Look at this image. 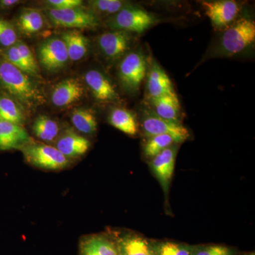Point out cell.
<instances>
[{"instance_id":"cell-22","label":"cell","mask_w":255,"mask_h":255,"mask_svg":"<svg viewBox=\"0 0 255 255\" xmlns=\"http://www.w3.org/2000/svg\"><path fill=\"white\" fill-rule=\"evenodd\" d=\"M25 112L16 100L0 91V119L23 127L26 122Z\"/></svg>"},{"instance_id":"cell-15","label":"cell","mask_w":255,"mask_h":255,"mask_svg":"<svg viewBox=\"0 0 255 255\" xmlns=\"http://www.w3.org/2000/svg\"><path fill=\"white\" fill-rule=\"evenodd\" d=\"M91 142L86 137L73 129L68 128L55 140V147L67 158H76L85 155L90 149Z\"/></svg>"},{"instance_id":"cell-3","label":"cell","mask_w":255,"mask_h":255,"mask_svg":"<svg viewBox=\"0 0 255 255\" xmlns=\"http://www.w3.org/2000/svg\"><path fill=\"white\" fill-rule=\"evenodd\" d=\"M157 21L148 11L130 4L111 16L107 25L113 30L140 33L153 26Z\"/></svg>"},{"instance_id":"cell-9","label":"cell","mask_w":255,"mask_h":255,"mask_svg":"<svg viewBox=\"0 0 255 255\" xmlns=\"http://www.w3.org/2000/svg\"><path fill=\"white\" fill-rule=\"evenodd\" d=\"M131 41L130 33L113 30L99 36L97 44L101 53L107 59L116 60L123 56L129 50Z\"/></svg>"},{"instance_id":"cell-30","label":"cell","mask_w":255,"mask_h":255,"mask_svg":"<svg viewBox=\"0 0 255 255\" xmlns=\"http://www.w3.org/2000/svg\"><path fill=\"white\" fill-rule=\"evenodd\" d=\"M192 255H233V253L227 247L211 246L193 248Z\"/></svg>"},{"instance_id":"cell-17","label":"cell","mask_w":255,"mask_h":255,"mask_svg":"<svg viewBox=\"0 0 255 255\" xmlns=\"http://www.w3.org/2000/svg\"><path fill=\"white\" fill-rule=\"evenodd\" d=\"M46 16L33 8H23L16 18L15 27L18 33L31 37L38 34L46 26Z\"/></svg>"},{"instance_id":"cell-26","label":"cell","mask_w":255,"mask_h":255,"mask_svg":"<svg viewBox=\"0 0 255 255\" xmlns=\"http://www.w3.org/2000/svg\"><path fill=\"white\" fill-rule=\"evenodd\" d=\"M88 4L90 9L100 18V16H114L130 3L122 0H92Z\"/></svg>"},{"instance_id":"cell-24","label":"cell","mask_w":255,"mask_h":255,"mask_svg":"<svg viewBox=\"0 0 255 255\" xmlns=\"http://www.w3.org/2000/svg\"><path fill=\"white\" fill-rule=\"evenodd\" d=\"M60 130L58 122L46 115L37 117L32 126V130L37 138L46 142L56 140L59 136Z\"/></svg>"},{"instance_id":"cell-13","label":"cell","mask_w":255,"mask_h":255,"mask_svg":"<svg viewBox=\"0 0 255 255\" xmlns=\"http://www.w3.org/2000/svg\"><path fill=\"white\" fill-rule=\"evenodd\" d=\"M33 141L24 127L0 119V150H21Z\"/></svg>"},{"instance_id":"cell-27","label":"cell","mask_w":255,"mask_h":255,"mask_svg":"<svg viewBox=\"0 0 255 255\" xmlns=\"http://www.w3.org/2000/svg\"><path fill=\"white\" fill-rule=\"evenodd\" d=\"M177 143L174 139L169 135H157L149 137L144 145V154L147 157L158 155L167 147Z\"/></svg>"},{"instance_id":"cell-2","label":"cell","mask_w":255,"mask_h":255,"mask_svg":"<svg viewBox=\"0 0 255 255\" xmlns=\"http://www.w3.org/2000/svg\"><path fill=\"white\" fill-rule=\"evenodd\" d=\"M44 14L53 27L82 30L95 29L100 26V18L82 6L63 10L46 8Z\"/></svg>"},{"instance_id":"cell-4","label":"cell","mask_w":255,"mask_h":255,"mask_svg":"<svg viewBox=\"0 0 255 255\" xmlns=\"http://www.w3.org/2000/svg\"><path fill=\"white\" fill-rule=\"evenodd\" d=\"M255 41V21L243 18L225 31L221 36L220 48L223 54L231 56L247 49Z\"/></svg>"},{"instance_id":"cell-19","label":"cell","mask_w":255,"mask_h":255,"mask_svg":"<svg viewBox=\"0 0 255 255\" xmlns=\"http://www.w3.org/2000/svg\"><path fill=\"white\" fill-rule=\"evenodd\" d=\"M66 47L69 59L73 62L82 60L89 50L88 38L80 30H67L60 37Z\"/></svg>"},{"instance_id":"cell-23","label":"cell","mask_w":255,"mask_h":255,"mask_svg":"<svg viewBox=\"0 0 255 255\" xmlns=\"http://www.w3.org/2000/svg\"><path fill=\"white\" fill-rule=\"evenodd\" d=\"M109 122L127 135H134L138 131V124L133 113L124 108H114L109 116Z\"/></svg>"},{"instance_id":"cell-20","label":"cell","mask_w":255,"mask_h":255,"mask_svg":"<svg viewBox=\"0 0 255 255\" xmlns=\"http://www.w3.org/2000/svg\"><path fill=\"white\" fill-rule=\"evenodd\" d=\"M154 114L160 118L175 123L180 122V104L177 94L167 95L151 99Z\"/></svg>"},{"instance_id":"cell-31","label":"cell","mask_w":255,"mask_h":255,"mask_svg":"<svg viewBox=\"0 0 255 255\" xmlns=\"http://www.w3.org/2000/svg\"><path fill=\"white\" fill-rule=\"evenodd\" d=\"M45 4L48 9L63 10L82 6L83 1L81 0H48L45 1Z\"/></svg>"},{"instance_id":"cell-10","label":"cell","mask_w":255,"mask_h":255,"mask_svg":"<svg viewBox=\"0 0 255 255\" xmlns=\"http://www.w3.org/2000/svg\"><path fill=\"white\" fill-rule=\"evenodd\" d=\"M177 146L172 145L152 157L150 168L159 181L164 194H168L169 184L174 172Z\"/></svg>"},{"instance_id":"cell-21","label":"cell","mask_w":255,"mask_h":255,"mask_svg":"<svg viewBox=\"0 0 255 255\" xmlns=\"http://www.w3.org/2000/svg\"><path fill=\"white\" fill-rule=\"evenodd\" d=\"M121 255H156L153 246L136 235H125L117 241Z\"/></svg>"},{"instance_id":"cell-16","label":"cell","mask_w":255,"mask_h":255,"mask_svg":"<svg viewBox=\"0 0 255 255\" xmlns=\"http://www.w3.org/2000/svg\"><path fill=\"white\" fill-rule=\"evenodd\" d=\"M147 90L150 100L176 94L168 75L156 62L151 65L147 74Z\"/></svg>"},{"instance_id":"cell-1","label":"cell","mask_w":255,"mask_h":255,"mask_svg":"<svg viewBox=\"0 0 255 255\" xmlns=\"http://www.w3.org/2000/svg\"><path fill=\"white\" fill-rule=\"evenodd\" d=\"M0 91L14 99L23 110L31 112L46 102L36 79L11 65L0 55Z\"/></svg>"},{"instance_id":"cell-25","label":"cell","mask_w":255,"mask_h":255,"mask_svg":"<svg viewBox=\"0 0 255 255\" xmlns=\"http://www.w3.org/2000/svg\"><path fill=\"white\" fill-rule=\"evenodd\" d=\"M72 124L78 132L92 135L97 130V121L95 112L90 109L76 108L70 115Z\"/></svg>"},{"instance_id":"cell-14","label":"cell","mask_w":255,"mask_h":255,"mask_svg":"<svg viewBox=\"0 0 255 255\" xmlns=\"http://www.w3.org/2000/svg\"><path fill=\"white\" fill-rule=\"evenodd\" d=\"M84 81L96 100L102 102H118L119 100L115 87L99 70H89L84 75Z\"/></svg>"},{"instance_id":"cell-18","label":"cell","mask_w":255,"mask_h":255,"mask_svg":"<svg viewBox=\"0 0 255 255\" xmlns=\"http://www.w3.org/2000/svg\"><path fill=\"white\" fill-rule=\"evenodd\" d=\"M80 255H121L117 242L100 235L88 236L80 242Z\"/></svg>"},{"instance_id":"cell-11","label":"cell","mask_w":255,"mask_h":255,"mask_svg":"<svg viewBox=\"0 0 255 255\" xmlns=\"http://www.w3.org/2000/svg\"><path fill=\"white\" fill-rule=\"evenodd\" d=\"M85 87L78 78H67L55 85L50 93V102L55 107L63 108L81 100Z\"/></svg>"},{"instance_id":"cell-12","label":"cell","mask_w":255,"mask_h":255,"mask_svg":"<svg viewBox=\"0 0 255 255\" xmlns=\"http://www.w3.org/2000/svg\"><path fill=\"white\" fill-rule=\"evenodd\" d=\"M206 16L216 28L227 27L239 13L238 3L231 0L201 1Z\"/></svg>"},{"instance_id":"cell-8","label":"cell","mask_w":255,"mask_h":255,"mask_svg":"<svg viewBox=\"0 0 255 255\" xmlns=\"http://www.w3.org/2000/svg\"><path fill=\"white\" fill-rule=\"evenodd\" d=\"M141 127L146 136L169 135L173 137L177 143L185 141L189 137V130L182 124L160 118L153 112H149L144 116Z\"/></svg>"},{"instance_id":"cell-32","label":"cell","mask_w":255,"mask_h":255,"mask_svg":"<svg viewBox=\"0 0 255 255\" xmlns=\"http://www.w3.org/2000/svg\"><path fill=\"white\" fill-rule=\"evenodd\" d=\"M19 0H0V10H9L19 4Z\"/></svg>"},{"instance_id":"cell-7","label":"cell","mask_w":255,"mask_h":255,"mask_svg":"<svg viewBox=\"0 0 255 255\" xmlns=\"http://www.w3.org/2000/svg\"><path fill=\"white\" fill-rule=\"evenodd\" d=\"M38 65L48 73L63 70L69 60L68 52L60 37H51L41 42L37 50Z\"/></svg>"},{"instance_id":"cell-28","label":"cell","mask_w":255,"mask_h":255,"mask_svg":"<svg viewBox=\"0 0 255 255\" xmlns=\"http://www.w3.org/2000/svg\"><path fill=\"white\" fill-rule=\"evenodd\" d=\"M18 40V31L14 25L0 18V49H6L14 46Z\"/></svg>"},{"instance_id":"cell-5","label":"cell","mask_w":255,"mask_h":255,"mask_svg":"<svg viewBox=\"0 0 255 255\" xmlns=\"http://www.w3.org/2000/svg\"><path fill=\"white\" fill-rule=\"evenodd\" d=\"M21 151L25 161L37 168L60 170L66 168L70 164V159L55 146L33 141L23 147Z\"/></svg>"},{"instance_id":"cell-6","label":"cell","mask_w":255,"mask_h":255,"mask_svg":"<svg viewBox=\"0 0 255 255\" xmlns=\"http://www.w3.org/2000/svg\"><path fill=\"white\" fill-rule=\"evenodd\" d=\"M147 63L144 55L139 51L130 52L124 57L118 68L121 85L129 93L138 91L146 75Z\"/></svg>"},{"instance_id":"cell-29","label":"cell","mask_w":255,"mask_h":255,"mask_svg":"<svg viewBox=\"0 0 255 255\" xmlns=\"http://www.w3.org/2000/svg\"><path fill=\"white\" fill-rule=\"evenodd\" d=\"M156 255H192L193 248L174 242H162L153 246Z\"/></svg>"}]
</instances>
